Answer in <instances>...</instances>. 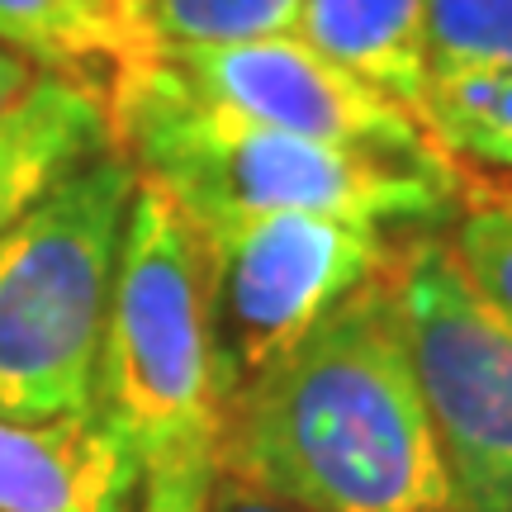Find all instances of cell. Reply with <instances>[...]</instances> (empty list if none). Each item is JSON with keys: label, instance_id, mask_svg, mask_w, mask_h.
Here are the masks:
<instances>
[{"label": "cell", "instance_id": "1", "mask_svg": "<svg viewBox=\"0 0 512 512\" xmlns=\"http://www.w3.org/2000/svg\"><path fill=\"white\" fill-rule=\"evenodd\" d=\"M214 470L299 512H470L418 394L394 271L223 394Z\"/></svg>", "mask_w": 512, "mask_h": 512}, {"label": "cell", "instance_id": "2", "mask_svg": "<svg viewBox=\"0 0 512 512\" xmlns=\"http://www.w3.org/2000/svg\"><path fill=\"white\" fill-rule=\"evenodd\" d=\"M105 105L114 147L185 219L337 214L394 233L451 214L456 171L389 162L261 124L190 91L157 53L114 76Z\"/></svg>", "mask_w": 512, "mask_h": 512}, {"label": "cell", "instance_id": "3", "mask_svg": "<svg viewBox=\"0 0 512 512\" xmlns=\"http://www.w3.org/2000/svg\"><path fill=\"white\" fill-rule=\"evenodd\" d=\"M138 171L119 147L81 162L0 233V413L95 408L114 266Z\"/></svg>", "mask_w": 512, "mask_h": 512}, {"label": "cell", "instance_id": "4", "mask_svg": "<svg viewBox=\"0 0 512 512\" xmlns=\"http://www.w3.org/2000/svg\"><path fill=\"white\" fill-rule=\"evenodd\" d=\"M95 403L124 427L143 465L214 451L223 384L204 252L195 223L147 181L124 219Z\"/></svg>", "mask_w": 512, "mask_h": 512}, {"label": "cell", "instance_id": "5", "mask_svg": "<svg viewBox=\"0 0 512 512\" xmlns=\"http://www.w3.org/2000/svg\"><path fill=\"white\" fill-rule=\"evenodd\" d=\"M204 252L223 394L313 332L342 299L394 271L389 228L337 214L190 219Z\"/></svg>", "mask_w": 512, "mask_h": 512}, {"label": "cell", "instance_id": "6", "mask_svg": "<svg viewBox=\"0 0 512 512\" xmlns=\"http://www.w3.org/2000/svg\"><path fill=\"white\" fill-rule=\"evenodd\" d=\"M394 294L460 503L512 512V318L465 280L441 238H418L399 252Z\"/></svg>", "mask_w": 512, "mask_h": 512}, {"label": "cell", "instance_id": "7", "mask_svg": "<svg viewBox=\"0 0 512 512\" xmlns=\"http://www.w3.org/2000/svg\"><path fill=\"white\" fill-rule=\"evenodd\" d=\"M157 57L190 91L209 95L238 114H252L261 124L290 128L318 143L356 147V152L389 157V162L451 171V162L432 147L413 114L294 29L238 38V43L157 48Z\"/></svg>", "mask_w": 512, "mask_h": 512}, {"label": "cell", "instance_id": "8", "mask_svg": "<svg viewBox=\"0 0 512 512\" xmlns=\"http://www.w3.org/2000/svg\"><path fill=\"white\" fill-rule=\"evenodd\" d=\"M143 470L100 403L38 422L0 413V512H138Z\"/></svg>", "mask_w": 512, "mask_h": 512}, {"label": "cell", "instance_id": "9", "mask_svg": "<svg viewBox=\"0 0 512 512\" xmlns=\"http://www.w3.org/2000/svg\"><path fill=\"white\" fill-rule=\"evenodd\" d=\"M105 147H114L105 91L67 76H38L10 110H0V233Z\"/></svg>", "mask_w": 512, "mask_h": 512}, {"label": "cell", "instance_id": "10", "mask_svg": "<svg viewBox=\"0 0 512 512\" xmlns=\"http://www.w3.org/2000/svg\"><path fill=\"white\" fill-rule=\"evenodd\" d=\"M0 48L38 76L110 86L152 57L128 0H0Z\"/></svg>", "mask_w": 512, "mask_h": 512}, {"label": "cell", "instance_id": "11", "mask_svg": "<svg viewBox=\"0 0 512 512\" xmlns=\"http://www.w3.org/2000/svg\"><path fill=\"white\" fill-rule=\"evenodd\" d=\"M294 34L366 76L418 119L427 86V0H304Z\"/></svg>", "mask_w": 512, "mask_h": 512}, {"label": "cell", "instance_id": "12", "mask_svg": "<svg viewBox=\"0 0 512 512\" xmlns=\"http://www.w3.org/2000/svg\"><path fill=\"white\" fill-rule=\"evenodd\" d=\"M418 124L451 166L475 162L484 171H512V67H427Z\"/></svg>", "mask_w": 512, "mask_h": 512}, {"label": "cell", "instance_id": "13", "mask_svg": "<svg viewBox=\"0 0 512 512\" xmlns=\"http://www.w3.org/2000/svg\"><path fill=\"white\" fill-rule=\"evenodd\" d=\"M304 0H128L147 48H200L290 34Z\"/></svg>", "mask_w": 512, "mask_h": 512}, {"label": "cell", "instance_id": "14", "mask_svg": "<svg viewBox=\"0 0 512 512\" xmlns=\"http://www.w3.org/2000/svg\"><path fill=\"white\" fill-rule=\"evenodd\" d=\"M427 57L512 67V0H427Z\"/></svg>", "mask_w": 512, "mask_h": 512}, {"label": "cell", "instance_id": "15", "mask_svg": "<svg viewBox=\"0 0 512 512\" xmlns=\"http://www.w3.org/2000/svg\"><path fill=\"white\" fill-rule=\"evenodd\" d=\"M456 266L494 309L512 318V190L489 195L484 204L465 209L456 233L446 238Z\"/></svg>", "mask_w": 512, "mask_h": 512}, {"label": "cell", "instance_id": "16", "mask_svg": "<svg viewBox=\"0 0 512 512\" xmlns=\"http://www.w3.org/2000/svg\"><path fill=\"white\" fill-rule=\"evenodd\" d=\"M209 479H214V451H176L147 460L138 512H204Z\"/></svg>", "mask_w": 512, "mask_h": 512}, {"label": "cell", "instance_id": "17", "mask_svg": "<svg viewBox=\"0 0 512 512\" xmlns=\"http://www.w3.org/2000/svg\"><path fill=\"white\" fill-rule=\"evenodd\" d=\"M204 512H299V508H290V503H280V498L261 494V489H252V484H242V479L214 470Z\"/></svg>", "mask_w": 512, "mask_h": 512}, {"label": "cell", "instance_id": "18", "mask_svg": "<svg viewBox=\"0 0 512 512\" xmlns=\"http://www.w3.org/2000/svg\"><path fill=\"white\" fill-rule=\"evenodd\" d=\"M34 81H38V72L29 67V62H19L15 53H5V48H0V110H10V105H15Z\"/></svg>", "mask_w": 512, "mask_h": 512}]
</instances>
